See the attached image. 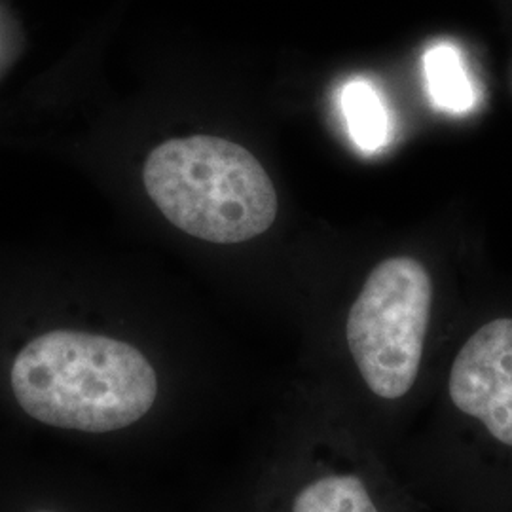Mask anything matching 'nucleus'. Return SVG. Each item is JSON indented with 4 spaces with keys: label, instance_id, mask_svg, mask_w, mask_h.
I'll return each mask as SVG.
<instances>
[{
    "label": "nucleus",
    "instance_id": "1",
    "mask_svg": "<svg viewBox=\"0 0 512 512\" xmlns=\"http://www.w3.org/2000/svg\"><path fill=\"white\" fill-rule=\"evenodd\" d=\"M10 380L31 418L84 433L128 427L158 395L156 372L139 349L74 330H52L29 342Z\"/></svg>",
    "mask_w": 512,
    "mask_h": 512
},
{
    "label": "nucleus",
    "instance_id": "2",
    "mask_svg": "<svg viewBox=\"0 0 512 512\" xmlns=\"http://www.w3.org/2000/svg\"><path fill=\"white\" fill-rule=\"evenodd\" d=\"M143 181L165 219L194 238L241 243L277 215L274 183L255 156L232 141L194 135L148 154Z\"/></svg>",
    "mask_w": 512,
    "mask_h": 512
},
{
    "label": "nucleus",
    "instance_id": "3",
    "mask_svg": "<svg viewBox=\"0 0 512 512\" xmlns=\"http://www.w3.org/2000/svg\"><path fill=\"white\" fill-rule=\"evenodd\" d=\"M433 308V281L420 260L387 258L366 279L346 325L349 351L368 389L387 401L418 380Z\"/></svg>",
    "mask_w": 512,
    "mask_h": 512
},
{
    "label": "nucleus",
    "instance_id": "4",
    "mask_svg": "<svg viewBox=\"0 0 512 512\" xmlns=\"http://www.w3.org/2000/svg\"><path fill=\"white\" fill-rule=\"evenodd\" d=\"M448 391L459 412L512 448V319L476 330L452 365Z\"/></svg>",
    "mask_w": 512,
    "mask_h": 512
},
{
    "label": "nucleus",
    "instance_id": "5",
    "mask_svg": "<svg viewBox=\"0 0 512 512\" xmlns=\"http://www.w3.org/2000/svg\"><path fill=\"white\" fill-rule=\"evenodd\" d=\"M349 137L365 154H376L393 139V120L384 95L365 78L349 80L340 93Z\"/></svg>",
    "mask_w": 512,
    "mask_h": 512
},
{
    "label": "nucleus",
    "instance_id": "6",
    "mask_svg": "<svg viewBox=\"0 0 512 512\" xmlns=\"http://www.w3.org/2000/svg\"><path fill=\"white\" fill-rule=\"evenodd\" d=\"M427 92L437 109L465 114L475 107L476 88L463 55L452 42H439L423 55Z\"/></svg>",
    "mask_w": 512,
    "mask_h": 512
},
{
    "label": "nucleus",
    "instance_id": "7",
    "mask_svg": "<svg viewBox=\"0 0 512 512\" xmlns=\"http://www.w3.org/2000/svg\"><path fill=\"white\" fill-rule=\"evenodd\" d=\"M293 512H380L355 475H330L313 480L294 497Z\"/></svg>",
    "mask_w": 512,
    "mask_h": 512
},
{
    "label": "nucleus",
    "instance_id": "8",
    "mask_svg": "<svg viewBox=\"0 0 512 512\" xmlns=\"http://www.w3.org/2000/svg\"><path fill=\"white\" fill-rule=\"evenodd\" d=\"M40 512H50V511H40Z\"/></svg>",
    "mask_w": 512,
    "mask_h": 512
}]
</instances>
